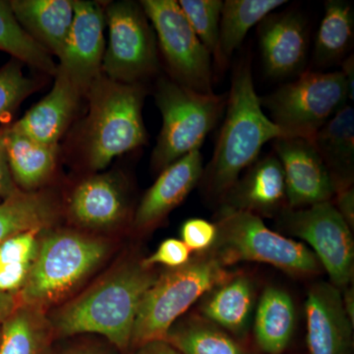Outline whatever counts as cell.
<instances>
[{"label": "cell", "instance_id": "obj_10", "mask_svg": "<svg viewBox=\"0 0 354 354\" xmlns=\"http://www.w3.org/2000/svg\"><path fill=\"white\" fill-rule=\"evenodd\" d=\"M172 80L203 94H213L211 55L193 31L176 0H142Z\"/></svg>", "mask_w": 354, "mask_h": 354}, {"label": "cell", "instance_id": "obj_5", "mask_svg": "<svg viewBox=\"0 0 354 354\" xmlns=\"http://www.w3.org/2000/svg\"><path fill=\"white\" fill-rule=\"evenodd\" d=\"M228 277L225 267L208 253L158 276L140 304L131 344L141 346L165 339L179 317Z\"/></svg>", "mask_w": 354, "mask_h": 354}, {"label": "cell", "instance_id": "obj_18", "mask_svg": "<svg viewBox=\"0 0 354 354\" xmlns=\"http://www.w3.org/2000/svg\"><path fill=\"white\" fill-rule=\"evenodd\" d=\"M223 198V208L255 215H272L288 208L285 174L279 158L272 153L254 162Z\"/></svg>", "mask_w": 354, "mask_h": 354}, {"label": "cell", "instance_id": "obj_33", "mask_svg": "<svg viewBox=\"0 0 354 354\" xmlns=\"http://www.w3.org/2000/svg\"><path fill=\"white\" fill-rule=\"evenodd\" d=\"M43 230H32L7 239L0 245V265L31 264L38 255L39 234Z\"/></svg>", "mask_w": 354, "mask_h": 354}, {"label": "cell", "instance_id": "obj_15", "mask_svg": "<svg viewBox=\"0 0 354 354\" xmlns=\"http://www.w3.org/2000/svg\"><path fill=\"white\" fill-rule=\"evenodd\" d=\"M310 354H349L351 330L342 292L332 283L312 286L305 302Z\"/></svg>", "mask_w": 354, "mask_h": 354}, {"label": "cell", "instance_id": "obj_27", "mask_svg": "<svg viewBox=\"0 0 354 354\" xmlns=\"http://www.w3.org/2000/svg\"><path fill=\"white\" fill-rule=\"evenodd\" d=\"M57 205L48 193L24 192L0 202V245L32 230H44L55 220Z\"/></svg>", "mask_w": 354, "mask_h": 354}, {"label": "cell", "instance_id": "obj_23", "mask_svg": "<svg viewBox=\"0 0 354 354\" xmlns=\"http://www.w3.org/2000/svg\"><path fill=\"white\" fill-rule=\"evenodd\" d=\"M6 149L14 183L24 192L41 187L57 167L58 146L46 145L30 138L12 125L6 129Z\"/></svg>", "mask_w": 354, "mask_h": 354}, {"label": "cell", "instance_id": "obj_25", "mask_svg": "<svg viewBox=\"0 0 354 354\" xmlns=\"http://www.w3.org/2000/svg\"><path fill=\"white\" fill-rule=\"evenodd\" d=\"M285 3V0H227L223 2L218 48L214 57L218 66L225 68L251 28L259 24L272 11Z\"/></svg>", "mask_w": 354, "mask_h": 354}, {"label": "cell", "instance_id": "obj_12", "mask_svg": "<svg viewBox=\"0 0 354 354\" xmlns=\"http://www.w3.org/2000/svg\"><path fill=\"white\" fill-rule=\"evenodd\" d=\"M104 7L99 2L74 0V18L68 39L57 64L62 72L86 95L102 73L106 43Z\"/></svg>", "mask_w": 354, "mask_h": 354}, {"label": "cell", "instance_id": "obj_37", "mask_svg": "<svg viewBox=\"0 0 354 354\" xmlns=\"http://www.w3.org/2000/svg\"><path fill=\"white\" fill-rule=\"evenodd\" d=\"M6 128L0 129V200L14 196L20 192L19 188L14 183L8 162H7L6 137Z\"/></svg>", "mask_w": 354, "mask_h": 354}, {"label": "cell", "instance_id": "obj_40", "mask_svg": "<svg viewBox=\"0 0 354 354\" xmlns=\"http://www.w3.org/2000/svg\"><path fill=\"white\" fill-rule=\"evenodd\" d=\"M17 300L13 293L0 291V325L17 308Z\"/></svg>", "mask_w": 354, "mask_h": 354}, {"label": "cell", "instance_id": "obj_45", "mask_svg": "<svg viewBox=\"0 0 354 354\" xmlns=\"http://www.w3.org/2000/svg\"><path fill=\"white\" fill-rule=\"evenodd\" d=\"M0 202H1V200H0Z\"/></svg>", "mask_w": 354, "mask_h": 354}, {"label": "cell", "instance_id": "obj_44", "mask_svg": "<svg viewBox=\"0 0 354 354\" xmlns=\"http://www.w3.org/2000/svg\"><path fill=\"white\" fill-rule=\"evenodd\" d=\"M0 337H1V325H0Z\"/></svg>", "mask_w": 354, "mask_h": 354}, {"label": "cell", "instance_id": "obj_29", "mask_svg": "<svg viewBox=\"0 0 354 354\" xmlns=\"http://www.w3.org/2000/svg\"><path fill=\"white\" fill-rule=\"evenodd\" d=\"M354 36L353 7L342 0H328L316 35L314 59L326 66L341 60L351 48Z\"/></svg>", "mask_w": 354, "mask_h": 354}, {"label": "cell", "instance_id": "obj_2", "mask_svg": "<svg viewBox=\"0 0 354 354\" xmlns=\"http://www.w3.org/2000/svg\"><path fill=\"white\" fill-rule=\"evenodd\" d=\"M157 278L142 263L123 266L57 312L50 321L53 332L62 337L99 334L118 348H127L140 304Z\"/></svg>", "mask_w": 354, "mask_h": 354}, {"label": "cell", "instance_id": "obj_7", "mask_svg": "<svg viewBox=\"0 0 354 354\" xmlns=\"http://www.w3.org/2000/svg\"><path fill=\"white\" fill-rule=\"evenodd\" d=\"M108 252L106 242L88 235L71 232L46 235L21 288L23 304L43 309L62 299L99 267Z\"/></svg>", "mask_w": 354, "mask_h": 354}, {"label": "cell", "instance_id": "obj_21", "mask_svg": "<svg viewBox=\"0 0 354 354\" xmlns=\"http://www.w3.org/2000/svg\"><path fill=\"white\" fill-rule=\"evenodd\" d=\"M203 318L228 334L243 337L250 327L255 306L252 279L245 274L228 277L204 295Z\"/></svg>", "mask_w": 354, "mask_h": 354}, {"label": "cell", "instance_id": "obj_1", "mask_svg": "<svg viewBox=\"0 0 354 354\" xmlns=\"http://www.w3.org/2000/svg\"><path fill=\"white\" fill-rule=\"evenodd\" d=\"M285 137L262 109L254 87L250 65L244 62L234 70L227 115L211 162L202 178L209 194L223 197L239 179L241 171L259 157L266 143Z\"/></svg>", "mask_w": 354, "mask_h": 354}, {"label": "cell", "instance_id": "obj_42", "mask_svg": "<svg viewBox=\"0 0 354 354\" xmlns=\"http://www.w3.org/2000/svg\"><path fill=\"white\" fill-rule=\"evenodd\" d=\"M342 304H344V311L348 315L351 324H354V293L353 288H344V295L342 293Z\"/></svg>", "mask_w": 354, "mask_h": 354}, {"label": "cell", "instance_id": "obj_34", "mask_svg": "<svg viewBox=\"0 0 354 354\" xmlns=\"http://www.w3.org/2000/svg\"><path fill=\"white\" fill-rule=\"evenodd\" d=\"M218 235L216 223L203 218H190L181 227V241L191 252L207 253L213 247Z\"/></svg>", "mask_w": 354, "mask_h": 354}, {"label": "cell", "instance_id": "obj_30", "mask_svg": "<svg viewBox=\"0 0 354 354\" xmlns=\"http://www.w3.org/2000/svg\"><path fill=\"white\" fill-rule=\"evenodd\" d=\"M0 50L12 55L14 59L55 75L57 65L43 46L21 27L14 15L10 1L0 0Z\"/></svg>", "mask_w": 354, "mask_h": 354}, {"label": "cell", "instance_id": "obj_43", "mask_svg": "<svg viewBox=\"0 0 354 354\" xmlns=\"http://www.w3.org/2000/svg\"><path fill=\"white\" fill-rule=\"evenodd\" d=\"M64 354H104L99 353V351H92V349L87 348H78L71 349V351H66Z\"/></svg>", "mask_w": 354, "mask_h": 354}, {"label": "cell", "instance_id": "obj_6", "mask_svg": "<svg viewBox=\"0 0 354 354\" xmlns=\"http://www.w3.org/2000/svg\"><path fill=\"white\" fill-rule=\"evenodd\" d=\"M162 127L152 165L162 171L193 151L200 150L227 106V95L203 94L162 77L156 88Z\"/></svg>", "mask_w": 354, "mask_h": 354}, {"label": "cell", "instance_id": "obj_8", "mask_svg": "<svg viewBox=\"0 0 354 354\" xmlns=\"http://www.w3.org/2000/svg\"><path fill=\"white\" fill-rule=\"evenodd\" d=\"M349 100L342 71H304L261 99L285 137L311 139Z\"/></svg>", "mask_w": 354, "mask_h": 354}, {"label": "cell", "instance_id": "obj_14", "mask_svg": "<svg viewBox=\"0 0 354 354\" xmlns=\"http://www.w3.org/2000/svg\"><path fill=\"white\" fill-rule=\"evenodd\" d=\"M263 64L268 76L285 79L304 72L308 53L306 24L300 14H270L259 25Z\"/></svg>", "mask_w": 354, "mask_h": 354}, {"label": "cell", "instance_id": "obj_26", "mask_svg": "<svg viewBox=\"0 0 354 354\" xmlns=\"http://www.w3.org/2000/svg\"><path fill=\"white\" fill-rule=\"evenodd\" d=\"M53 334L41 309L21 305L1 324L0 354H48Z\"/></svg>", "mask_w": 354, "mask_h": 354}, {"label": "cell", "instance_id": "obj_16", "mask_svg": "<svg viewBox=\"0 0 354 354\" xmlns=\"http://www.w3.org/2000/svg\"><path fill=\"white\" fill-rule=\"evenodd\" d=\"M203 172L200 150L187 153L162 169L140 202L134 216V227L147 230L160 223L189 195L201 180Z\"/></svg>", "mask_w": 354, "mask_h": 354}, {"label": "cell", "instance_id": "obj_3", "mask_svg": "<svg viewBox=\"0 0 354 354\" xmlns=\"http://www.w3.org/2000/svg\"><path fill=\"white\" fill-rule=\"evenodd\" d=\"M141 83H120L101 73L86 93L87 118L80 134L81 155L88 169H106L116 157L147 143Z\"/></svg>", "mask_w": 354, "mask_h": 354}, {"label": "cell", "instance_id": "obj_11", "mask_svg": "<svg viewBox=\"0 0 354 354\" xmlns=\"http://www.w3.org/2000/svg\"><path fill=\"white\" fill-rule=\"evenodd\" d=\"M279 225L309 244L312 252L339 290L348 288L354 272V242L351 227L330 201L279 213Z\"/></svg>", "mask_w": 354, "mask_h": 354}, {"label": "cell", "instance_id": "obj_41", "mask_svg": "<svg viewBox=\"0 0 354 354\" xmlns=\"http://www.w3.org/2000/svg\"><path fill=\"white\" fill-rule=\"evenodd\" d=\"M342 74L346 78V83H348L349 99L351 101L354 100V59L353 55L346 58L344 62H342Z\"/></svg>", "mask_w": 354, "mask_h": 354}, {"label": "cell", "instance_id": "obj_17", "mask_svg": "<svg viewBox=\"0 0 354 354\" xmlns=\"http://www.w3.org/2000/svg\"><path fill=\"white\" fill-rule=\"evenodd\" d=\"M127 193L120 177L95 174L84 179L72 192L68 214L72 221L90 230L118 227L127 216Z\"/></svg>", "mask_w": 354, "mask_h": 354}, {"label": "cell", "instance_id": "obj_36", "mask_svg": "<svg viewBox=\"0 0 354 354\" xmlns=\"http://www.w3.org/2000/svg\"><path fill=\"white\" fill-rule=\"evenodd\" d=\"M31 264L0 265V291L13 293L21 290L29 276Z\"/></svg>", "mask_w": 354, "mask_h": 354}, {"label": "cell", "instance_id": "obj_38", "mask_svg": "<svg viewBox=\"0 0 354 354\" xmlns=\"http://www.w3.org/2000/svg\"><path fill=\"white\" fill-rule=\"evenodd\" d=\"M335 209L353 230L354 225V191L353 186L335 191Z\"/></svg>", "mask_w": 354, "mask_h": 354}, {"label": "cell", "instance_id": "obj_24", "mask_svg": "<svg viewBox=\"0 0 354 354\" xmlns=\"http://www.w3.org/2000/svg\"><path fill=\"white\" fill-rule=\"evenodd\" d=\"M295 322V304L290 295L276 286L266 288L254 318V335L261 351L267 354L283 353L292 339Z\"/></svg>", "mask_w": 354, "mask_h": 354}, {"label": "cell", "instance_id": "obj_13", "mask_svg": "<svg viewBox=\"0 0 354 354\" xmlns=\"http://www.w3.org/2000/svg\"><path fill=\"white\" fill-rule=\"evenodd\" d=\"M274 149L285 174L288 209L330 201L335 194V185L310 140L281 137L274 140Z\"/></svg>", "mask_w": 354, "mask_h": 354}, {"label": "cell", "instance_id": "obj_28", "mask_svg": "<svg viewBox=\"0 0 354 354\" xmlns=\"http://www.w3.org/2000/svg\"><path fill=\"white\" fill-rule=\"evenodd\" d=\"M165 341L183 354H249L230 334L202 316L172 326Z\"/></svg>", "mask_w": 354, "mask_h": 354}, {"label": "cell", "instance_id": "obj_22", "mask_svg": "<svg viewBox=\"0 0 354 354\" xmlns=\"http://www.w3.org/2000/svg\"><path fill=\"white\" fill-rule=\"evenodd\" d=\"M322 158L335 191L353 186L354 109L346 104L310 139Z\"/></svg>", "mask_w": 354, "mask_h": 354}, {"label": "cell", "instance_id": "obj_20", "mask_svg": "<svg viewBox=\"0 0 354 354\" xmlns=\"http://www.w3.org/2000/svg\"><path fill=\"white\" fill-rule=\"evenodd\" d=\"M16 19L50 55H62L74 18V0H12Z\"/></svg>", "mask_w": 354, "mask_h": 354}, {"label": "cell", "instance_id": "obj_35", "mask_svg": "<svg viewBox=\"0 0 354 354\" xmlns=\"http://www.w3.org/2000/svg\"><path fill=\"white\" fill-rule=\"evenodd\" d=\"M191 260V250L180 239H165L158 246L157 251L150 257L143 260L142 265L152 268L155 265H164L169 269L181 267Z\"/></svg>", "mask_w": 354, "mask_h": 354}, {"label": "cell", "instance_id": "obj_39", "mask_svg": "<svg viewBox=\"0 0 354 354\" xmlns=\"http://www.w3.org/2000/svg\"><path fill=\"white\" fill-rule=\"evenodd\" d=\"M137 354H183L165 339L146 342L139 346Z\"/></svg>", "mask_w": 354, "mask_h": 354}, {"label": "cell", "instance_id": "obj_32", "mask_svg": "<svg viewBox=\"0 0 354 354\" xmlns=\"http://www.w3.org/2000/svg\"><path fill=\"white\" fill-rule=\"evenodd\" d=\"M36 85L24 75L19 60H11L0 68V123L12 115L21 102L35 92Z\"/></svg>", "mask_w": 354, "mask_h": 354}, {"label": "cell", "instance_id": "obj_19", "mask_svg": "<svg viewBox=\"0 0 354 354\" xmlns=\"http://www.w3.org/2000/svg\"><path fill=\"white\" fill-rule=\"evenodd\" d=\"M55 76L50 92L12 124L30 138L50 146H58L84 95L62 72L57 70Z\"/></svg>", "mask_w": 354, "mask_h": 354}, {"label": "cell", "instance_id": "obj_4", "mask_svg": "<svg viewBox=\"0 0 354 354\" xmlns=\"http://www.w3.org/2000/svg\"><path fill=\"white\" fill-rule=\"evenodd\" d=\"M216 225L218 235L208 254L223 267L259 262L295 276H312L320 270V263L308 247L272 232L260 216L223 208Z\"/></svg>", "mask_w": 354, "mask_h": 354}, {"label": "cell", "instance_id": "obj_9", "mask_svg": "<svg viewBox=\"0 0 354 354\" xmlns=\"http://www.w3.org/2000/svg\"><path fill=\"white\" fill-rule=\"evenodd\" d=\"M109 27L102 73L120 83H141L158 71L155 32L140 2L123 0L104 7Z\"/></svg>", "mask_w": 354, "mask_h": 354}, {"label": "cell", "instance_id": "obj_31", "mask_svg": "<svg viewBox=\"0 0 354 354\" xmlns=\"http://www.w3.org/2000/svg\"><path fill=\"white\" fill-rule=\"evenodd\" d=\"M221 0H180L181 10L203 46L215 57L218 48L221 8Z\"/></svg>", "mask_w": 354, "mask_h": 354}]
</instances>
